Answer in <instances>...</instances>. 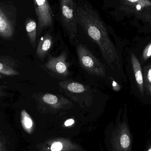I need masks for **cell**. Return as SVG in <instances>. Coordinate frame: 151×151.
<instances>
[{
	"mask_svg": "<svg viewBox=\"0 0 151 151\" xmlns=\"http://www.w3.org/2000/svg\"><path fill=\"white\" fill-rule=\"evenodd\" d=\"M77 23L100 49L103 57L110 66L118 64L119 58L110 40L106 28L96 12L87 5L76 9Z\"/></svg>",
	"mask_w": 151,
	"mask_h": 151,
	"instance_id": "6da1fadb",
	"label": "cell"
},
{
	"mask_svg": "<svg viewBox=\"0 0 151 151\" xmlns=\"http://www.w3.org/2000/svg\"><path fill=\"white\" fill-rule=\"evenodd\" d=\"M76 51L81 66L91 75L104 77L106 70L104 65L83 45L79 44Z\"/></svg>",
	"mask_w": 151,
	"mask_h": 151,
	"instance_id": "7a4b0ae2",
	"label": "cell"
},
{
	"mask_svg": "<svg viewBox=\"0 0 151 151\" xmlns=\"http://www.w3.org/2000/svg\"><path fill=\"white\" fill-rule=\"evenodd\" d=\"M61 18L70 38L73 39L77 33V13L73 0H60Z\"/></svg>",
	"mask_w": 151,
	"mask_h": 151,
	"instance_id": "3957f363",
	"label": "cell"
},
{
	"mask_svg": "<svg viewBox=\"0 0 151 151\" xmlns=\"http://www.w3.org/2000/svg\"><path fill=\"white\" fill-rule=\"evenodd\" d=\"M111 142L113 151L132 150V138L127 122L119 124L112 133Z\"/></svg>",
	"mask_w": 151,
	"mask_h": 151,
	"instance_id": "277c9868",
	"label": "cell"
},
{
	"mask_svg": "<svg viewBox=\"0 0 151 151\" xmlns=\"http://www.w3.org/2000/svg\"><path fill=\"white\" fill-rule=\"evenodd\" d=\"M35 12L38 19L37 35L42 30L51 27L53 24V14L48 0H34Z\"/></svg>",
	"mask_w": 151,
	"mask_h": 151,
	"instance_id": "5b68a950",
	"label": "cell"
},
{
	"mask_svg": "<svg viewBox=\"0 0 151 151\" xmlns=\"http://www.w3.org/2000/svg\"><path fill=\"white\" fill-rule=\"evenodd\" d=\"M39 151H83L80 145L68 138L57 137L41 145Z\"/></svg>",
	"mask_w": 151,
	"mask_h": 151,
	"instance_id": "8992f818",
	"label": "cell"
},
{
	"mask_svg": "<svg viewBox=\"0 0 151 151\" xmlns=\"http://www.w3.org/2000/svg\"><path fill=\"white\" fill-rule=\"evenodd\" d=\"M44 66L56 75L65 76L69 74V64L66 61V54L64 52L59 56L50 58Z\"/></svg>",
	"mask_w": 151,
	"mask_h": 151,
	"instance_id": "52a82bcc",
	"label": "cell"
},
{
	"mask_svg": "<svg viewBox=\"0 0 151 151\" xmlns=\"http://www.w3.org/2000/svg\"><path fill=\"white\" fill-rule=\"evenodd\" d=\"M14 34L13 25L0 8V37L9 40L11 39Z\"/></svg>",
	"mask_w": 151,
	"mask_h": 151,
	"instance_id": "ba28073f",
	"label": "cell"
},
{
	"mask_svg": "<svg viewBox=\"0 0 151 151\" xmlns=\"http://www.w3.org/2000/svg\"><path fill=\"white\" fill-rule=\"evenodd\" d=\"M131 59L132 68L136 82L139 91L143 95L145 90L144 82L141 63L136 56L133 53L131 55Z\"/></svg>",
	"mask_w": 151,
	"mask_h": 151,
	"instance_id": "9c48e42d",
	"label": "cell"
},
{
	"mask_svg": "<svg viewBox=\"0 0 151 151\" xmlns=\"http://www.w3.org/2000/svg\"><path fill=\"white\" fill-rule=\"evenodd\" d=\"M52 45V37L49 34H46L41 38L38 43L36 52L37 57L42 60L50 50Z\"/></svg>",
	"mask_w": 151,
	"mask_h": 151,
	"instance_id": "30bf717a",
	"label": "cell"
},
{
	"mask_svg": "<svg viewBox=\"0 0 151 151\" xmlns=\"http://www.w3.org/2000/svg\"><path fill=\"white\" fill-rule=\"evenodd\" d=\"M20 122L23 129L29 134L34 131L35 123L33 120L25 109L20 113Z\"/></svg>",
	"mask_w": 151,
	"mask_h": 151,
	"instance_id": "8fae6325",
	"label": "cell"
},
{
	"mask_svg": "<svg viewBox=\"0 0 151 151\" xmlns=\"http://www.w3.org/2000/svg\"><path fill=\"white\" fill-rule=\"evenodd\" d=\"M10 62L5 58H0V74L7 76L19 75V72L16 70L14 63Z\"/></svg>",
	"mask_w": 151,
	"mask_h": 151,
	"instance_id": "7c38bea8",
	"label": "cell"
},
{
	"mask_svg": "<svg viewBox=\"0 0 151 151\" xmlns=\"http://www.w3.org/2000/svg\"><path fill=\"white\" fill-rule=\"evenodd\" d=\"M25 28L29 41L33 47H36L37 24L35 20L29 19L26 22Z\"/></svg>",
	"mask_w": 151,
	"mask_h": 151,
	"instance_id": "4fadbf2b",
	"label": "cell"
},
{
	"mask_svg": "<svg viewBox=\"0 0 151 151\" xmlns=\"http://www.w3.org/2000/svg\"><path fill=\"white\" fill-rule=\"evenodd\" d=\"M61 86L63 89H65L66 90L73 94H83V92H86L89 90L88 88L86 86L75 82H71L69 83L62 82Z\"/></svg>",
	"mask_w": 151,
	"mask_h": 151,
	"instance_id": "5bb4252c",
	"label": "cell"
},
{
	"mask_svg": "<svg viewBox=\"0 0 151 151\" xmlns=\"http://www.w3.org/2000/svg\"><path fill=\"white\" fill-rule=\"evenodd\" d=\"M41 103H44L49 107L53 108H60L62 107V99L57 96L50 94L43 95L40 99Z\"/></svg>",
	"mask_w": 151,
	"mask_h": 151,
	"instance_id": "9a60e30c",
	"label": "cell"
},
{
	"mask_svg": "<svg viewBox=\"0 0 151 151\" xmlns=\"http://www.w3.org/2000/svg\"><path fill=\"white\" fill-rule=\"evenodd\" d=\"M145 83L144 86H145L147 92L151 96V65H150L148 68L145 69L144 72Z\"/></svg>",
	"mask_w": 151,
	"mask_h": 151,
	"instance_id": "2e32d148",
	"label": "cell"
},
{
	"mask_svg": "<svg viewBox=\"0 0 151 151\" xmlns=\"http://www.w3.org/2000/svg\"><path fill=\"white\" fill-rule=\"evenodd\" d=\"M0 151H8L7 143L4 136L0 132Z\"/></svg>",
	"mask_w": 151,
	"mask_h": 151,
	"instance_id": "e0dca14e",
	"label": "cell"
},
{
	"mask_svg": "<svg viewBox=\"0 0 151 151\" xmlns=\"http://www.w3.org/2000/svg\"><path fill=\"white\" fill-rule=\"evenodd\" d=\"M144 58L147 59L151 56V44L147 46L143 54Z\"/></svg>",
	"mask_w": 151,
	"mask_h": 151,
	"instance_id": "ac0fdd59",
	"label": "cell"
},
{
	"mask_svg": "<svg viewBox=\"0 0 151 151\" xmlns=\"http://www.w3.org/2000/svg\"><path fill=\"white\" fill-rule=\"evenodd\" d=\"M75 123V120L73 119H70L65 121L64 125L66 127H70Z\"/></svg>",
	"mask_w": 151,
	"mask_h": 151,
	"instance_id": "d6986e66",
	"label": "cell"
},
{
	"mask_svg": "<svg viewBox=\"0 0 151 151\" xmlns=\"http://www.w3.org/2000/svg\"><path fill=\"white\" fill-rule=\"evenodd\" d=\"M6 88H7L6 86L0 85V98L6 96V94L4 92V89Z\"/></svg>",
	"mask_w": 151,
	"mask_h": 151,
	"instance_id": "ffe728a7",
	"label": "cell"
},
{
	"mask_svg": "<svg viewBox=\"0 0 151 151\" xmlns=\"http://www.w3.org/2000/svg\"><path fill=\"white\" fill-rule=\"evenodd\" d=\"M129 1L131 2H135L137 1L138 0H128Z\"/></svg>",
	"mask_w": 151,
	"mask_h": 151,
	"instance_id": "44dd1931",
	"label": "cell"
},
{
	"mask_svg": "<svg viewBox=\"0 0 151 151\" xmlns=\"http://www.w3.org/2000/svg\"><path fill=\"white\" fill-rule=\"evenodd\" d=\"M141 7L140 6V5H137V9H138V10L140 9H141Z\"/></svg>",
	"mask_w": 151,
	"mask_h": 151,
	"instance_id": "7402d4cb",
	"label": "cell"
},
{
	"mask_svg": "<svg viewBox=\"0 0 151 151\" xmlns=\"http://www.w3.org/2000/svg\"><path fill=\"white\" fill-rule=\"evenodd\" d=\"M147 151H151V146L150 147V148H149V149H148V150Z\"/></svg>",
	"mask_w": 151,
	"mask_h": 151,
	"instance_id": "603a6c76",
	"label": "cell"
},
{
	"mask_svg": "<svg viewBox=\"0 0 151 151\" xmlns=\"http://www.w3.org/2000/svg\"><path fill=\"white\" fill-rule=\"evenodd\" d=\"M3 76L2 75V74H0V79H2V78H3Z\"/></svg>",
	"mask_w": 151,
	"mask_h": 151,
	"instance_id": "cb8c5ba5",
	"label": "cell"
}]
</instances>
